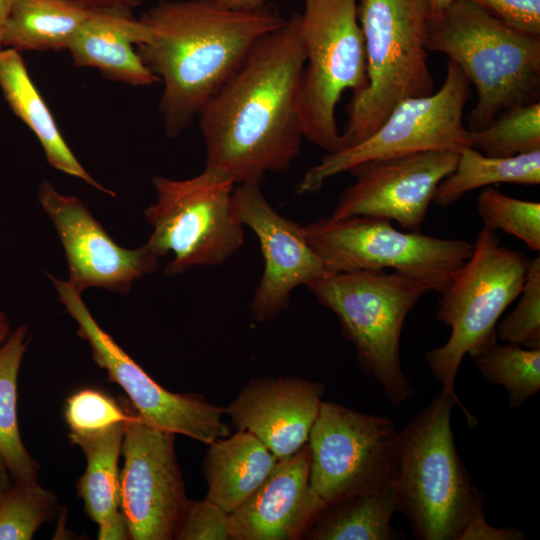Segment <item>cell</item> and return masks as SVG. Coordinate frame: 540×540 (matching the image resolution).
<instances>
[{"mask_svg":"<svg viewBox=\"0 0 540 540\" xmlns=\"http://www.w3.org/2000/svg\"><path fill=\"white\" fill-rule=\"evenodd\" d=\"M477 210L485 227L495 232L501 230L539 251V202L513 198L488 186L477 198Z\"/></svg>","mask_w":540,"mask_h":540,"instance_id":"31","label":"cell"},{"mask_svg":"<svg viewBox=\"0 0 540 540\" xmlns=\"http://www.w3.org/2000/svg\"><path fill=\"white\" fill-rule=\"evenodd\" d=\"M308 445L309 482L327 505L379 492L395 479L400 432L389 418L322 402Z\"/></svg>","mask_w":540,"mask_h":540,"instance_id":"11","label":"cell"},{"mask_svg":"<svg viewBox=\"0 0 540 540\" xmlns=\"http://www.w3.org/2000/svg\"><path fill=\"white\" fill-rule=\"evenodd\" d=\"M516 307L497 324V338L540 349V257L530 260Z\"/></svg>","mask_w":540,"mask_h":540,"instance_id":"32","label":"cell"},{"mask_svg":"<svg viewBox=\"0 0 540 540\" xmlns=\"http://www.w3.org/2000/svg\"><path fill=\"white\" fill-rule=\"evenodd\" d=\"M432 13L439 12L449 6L453 0H426Z\"/></svg>","mask_w":540,"mask_h":540,"instance_id":"42","label":"cell"},{"mask_svg":"<svg viewBox=\"0 0 540 540\" xmlns=\"http://www.w3.org/2000/svg\"><path fill=\"white\" fill-rule=\"evenodd\" d=\"M0 88L15 115L36 135L48 163L111 196L115 193L96 181L77 160L65 142L44 99L15 49L0 48Z\"/></svg>","mask_w":540,"mask_h":540,"instance_id":"22","label":"cell"},{"mask_svg":"<svg viewBox=\"0 0 540 540\" xmlns=\"http://www.w3.org/2000/svg\"><path fill=\"white\" fill-rule=\"evenodd\" d=\"M90 10L132 11L145 0H68Z\"/></svg>","mask_w":540,"mask_h":540,"instance_id":"37","label":"cell"},{"mask_svg":"<svg viewBox=\"0 0 540 540\" xmlns=\"http://www.w3.org/2000/svg\"><path fill=\"white\" fill-rule=\"evenodd\" d=\"M513 29L540 36V0H466Z\"/></svg>","mask_w":540,"mask_h":540,"instance_id":"35","label":"cell"},{"mask_svg":"<svg viewBox=\"0 0 540 540\" xmlns=\"http://www.w3.org/2000/svg\"><path fill=\"white\" fill-rule=\"evenodd\" d=\"M174 539H231L230 514L207 498L190 500Z\"/></svg>","mask_w":540,"mask_h":540,"instance_id":"34","label":"cell"},{"mask_svg":"<svg viewBox=\"0 0 540 540\" xmlns=\"http://www.w3.org/2000/svg\"><path fill=\"white\" fill-rule=\"evenodd\" d=\"M232 208L240 223L257 236L264 270L251 303L259 322L278 317L287 308L291 292L307 285L327 270L310 246L303 226L291 221L268 203L260 183H240L232 193Z\"/></svg>","mask_w":540,"mask_h":540,"instance_id":"17","label":"cell"},{"mask_svg":"<svg viewBox=\"0 0 540 540\" xmlns=\"http://www.w3.org/2000/svg\"><path fill=\"white\" fill-rule=\"evenodd\" d=\"M152 183L156 202L144 212L153 228L146 244L158 258L173 254L167 275L221 265L243 245V225L232 208V176L205 167L189 179L155 176Z\"/></svg>","mask_w":540,"mask_h":540,"instance_id":"9","label":"cell"},{"mask_svg":"<svg viewBox=\"0 0 540 540\" xmlns=\"http://www.w3.org/2000/svg\"><path fill=\"white\" fill-rule=\"evenodd\" d=\"M327 271L387 270L443 293L473 252V243L394 228L371 216L321 218L303 226Z\"/></svg>","mask_w":540,"mask_h":540,"instance_id":"10","label":"cell"},{"mask_svg":"<svg viewBox=\"0 0 540 540\" xmlns=\"http://www.w3.org/2000/svg\"><path fill=\"white\" fill-rule=\"evenodd\" d=\"M13 0H0V33L8 16Z\"/></svg>","mask_w":540,"mask_h":540,"instance_id":"41","label":"cell"},{"mask_svg":"<svg viewBox=\"0 0 540 540\" xmlns=\"http://www.w3.org/2000/svg\"><path fill=\"white\" fill-rule=\"evenodd\" d=\"M396 512L399 506L393 481L379 492L328 505L305 536L312 540L399 539L391 525Z\"/></svg>","mask_w":540,"mask_h":540,"instance_id":"25","label":"cell"},{"mask_svg":"<svg viewBox=\"0 0 540 540\" xmlns=\"http://www.w3.org/2000/svg\"><path fill=\"white\" fill-rule=\"evenodd\" d=\"M93 11L68 0H13L0 33V48L68 49Z\"/></svg>","mask_w":540,"mask_h":540,"instance_id":"24","label":"cell"},{"mask_svg":"<svg viewBox=\"0 0 540 540\" xmlns=\"http://www.w3.org/2000/svg\"><path fill=\"white\" fill-rule=\"evenodd\" d=\"M431 13L426 0H358L368 83L347 106L344 148L369 137L398 103L434 92L426 48Z\"/></svg>","mask_w":540,"mask_h":540,"instance_id":"6","label":"cell"},{"mask_svg":"<svg viewBox=\"0 0 540 540\" xmlns=\"http://www.w3.org/2000/svg\"><path fill=\"white\" fill-rule=\"evenodd\" d=\"M358 0H304L299 35L305 54L298 109L303 136L327 153L344 148L336 120L341 95L368 83Z\"/></svg>","mask_w":540,"mask_h":540,"instance_id":"8","label":"cell"},{"mask_svg":"<svg viewBox=\"0 0 540 540\" xmlns=\"http://www.w3.org/2000/svg\"><path fill=\"white\" fill-rule=\"evenodd\" d=\"M10 333L8 318L5 313L0 310V345L8 338Z\"/></svg>","mask_w":540,"mask_h":540,"instance_id":"40","label":"cell"},{"mask_svg":"<svg viewBox=\"0 0 540 540\" xmlns=\"http://www.w3.org/2000/svg\"><path fill=\"white\" fill-rule=\"evenodd\" d=\"M64 417L70 432H96L127 420L129 402L118 403L101 390L83 388L66 399Z\"/></svg>","mask_w":540,"mask_h":540,"instance_id":"33","label":"cell"},{"mask_svg":"<svg viewBox=\"0 0 540 540\" xmlns=\"http://www.w3.org/2000/svg\"><path fill=\"white\" fill-rule=\"evenodd\" d=\"M148 39V29L130 11L94 10L68 50L77 66L96 68L106 78L128 85L150 86L160 80L133 48Z\"/></svg>","mask_w":540,"mask_h":540,"instance_id":"20","label":"cell"},{"mask_svg":"<svg viewBox=\"0 0 540 540\" xmlns=\"http://www.w3.org/2000/svg\"><path fill=\"white\" fill-rule=\"evenodd\" d=\"M473 360L487 382L506 389L511 408L519 407L540 390V349L495 342Z\"/></svg>","mask_w":540,"mask_h":540,"instance_id":"28","label":"cell"},{"mask_svg":"<svg viewBox=\"0 0 540 540\" xmlns=\"http://www.w3.org/2000/svg\"><path fill=\"white\" fill-rule=\"evenodd\" d=\"M278 459L253 434L238 430L209 444L204 459L206 498L227 513L236 510L262 484Z\"/></svg>","mask_w":540,"mask_h":540,"instance_id":"23","label":"cell"},{"mask_svg":"<svg viewBox=\"0 0 540 540\" xmlns=\"http://www.w3.org/2000/svg\"><path fill=\"white\" fill-rule=\"evenodd\" d=\"M300 13L262 36L199 117L205 167L240 183L287 169L303 136L298 109L305 54Z\"/></svg>","mask_w":540,"mask_h":540,"instance_id":"1","label":"cell"},{"mask_svg":"<svg viewBox=\"0 0 540 540\" xmlns=\"http://www.w3.org/2000/svg\"><path fill=\"white\" fill-rule=\"evenodd\" d=\"M223 7L237 10H254L265 6L267 0H215Z\"/></svg>","mask_w":540,"mask_h":540,"instance_id":"38","label":"cell"},{"mask_svg":"<svg viewBox=\"0 0 540 540\" xmlns=\"http://www.w3.org/2000/svg\"><path fill=\"white\" fill-rule=\"evenodd\" d=\"M139 19L149 39L136 51L163 84L159 114L170 138L193 123L256 42L285 20L266 5L237 10L215 0H163Z\"/></svg>","mask_w":540,"mask_h":540,"instance_id":"2","label":"cell"},{"mask_svg":"<svg viewBox=\"0 0 540 540\" xmlns=\"http://www.w3.org/2000/svg\"><path fill=\"white\" fill-rule=\"evenodd\" d=\"M529 262L522 252L502 245L495 231L485 226L479 231L471 256L440 294L437 319L451 328L450 337L425 356L442 389L456 394L464 356L473 359L497 342L498 321L519 296Z\"/></svg>","mask_w":540,"mask_h":540,"instance_id":"7","label":"cell"},{"mask_svg":"<svg viewBox=\"0 0 540 540\" xmlns=\"http://www.w3.org/2000/svg\"><path fill=\"white\" fill-rule=\"evenodd\" d=\"M426 48L449 57L477 91L469 131L489 125L510 108L538 101L540 36L511 28L479 6L453 0L431 13Z\"/></svg>","mask_w":540,"mask_h":540,"instance_id":"4","label":"cell"},{"mask_svg":"<svg viewBox=\"0 0 540 540\" xmlns=\"http://www.w3.org/2000/svg\"><path fill=\"white\" fill-rule=\"evenodd\" d=\"M126 421L89 433L69 432L70 442L84 453L87 466L76 482L86 515L98 525L99 540H128L120 511L119 467Z\"/></svg>","mask_w":540,"mask_h":540,"instance_id":"21","label":"cell"},{"mask_svg":"<svg viewBox=\"0 0 540 540\" xmlns=\"http://www.w3.org/2000/svg\"><path fill=\"white\" fill-rule=\"evenodd\" d=\"M129 402V401H128ZM176 434L145 422L129 403L121 445L120 511L129 539L171 540L189 504Z\"/></svg>","mask_w":540,"mask_h":540,"instance_id":"14","label":"cell"},{"mask_svg":"<svg viewBox=\"0 0 540 540\" xmlns=\"http://www.w3.org/2000/svg\"><path fill=\"white\" fill-rule=\"evenodd\" d=\"M524 538L525 534L517 528H496L489 525L481 508L470 520L459 540H520Z\"/></svg>","mask_w":540,"mask_h":540,"instance_id":"36","label":"cell"},{"mask_svg":"<svg viewBox=\"0 0 540 540\" xmlns=\"http://www.w3.org/2000/svg\"><path fill=\"white\" fill-rule=\"evenodd\" d=\"M458 405L470 424L475 419L456 394L444 389L400 432L394 489L399 511L419 540H459L483 508V496L459 457L451 413Z\"/></svg>","mask_w":540,"mask_h":540,"instance_id":"3","label":"cell"},{"mask_svg":"<svg viewBox=\"0 0 540 540\" xmlns=\"http://www.w3.org/2000/svg\"><path fill=\"white\" fill-rule=\"evenodd\" d=\"M457 160V152L429 150L355 165L348 170L355 181L342 192L330 218L378 217L421 232L436 189Z\"/></svg>","mask_w":540,"mask_h":540,"instance_id":"15","label":"cell"},{"mask_svg":"<svg viewBox=\"0 0 540 540\" xmlns=\"http://www.w3.org/2000/svg\"><path fill=\"white\" fill-rule=\"evenodd\" d=\"M306 286L337 316L361 369L381 385L389 403L399 406L410 399L414 387L401 365V333L428 287L386 270L326 271Z\"/></svg>","mask_w":540,"mask_h":540,"instance_id":"5","label":"cell"},{"mask_svg":"<svg viewBox=\"0 0 540 540\" xmlns=\"http://www.w3.org/2000/svg\"><path fill=\"white\" fill-rule=\"evenodd\" d=\"M469 87L466 75L449 60L445 80L438 91L403 100L365 140L327 153L304 174L297 192H315L329 178L360 163L429 150L458 153L472 147L463 122Z\"/></svg>","mask_w":540,"mask_h":540,"instance_id":"12","label":"cell"},{"mask_svg":"<svg viewBox=\"0 0 540 540\" xmlns=\"http://www.w3.org/2000/svg\"><path fill=\"white\" fill-rule=\"evenodd\" d=\"M499 183L538 185L540 150L511 157L486 156L473 147L458 152L455 169L438 185L433 202L448 207L464 194Z\"/></svg>","mask_w":540,"mask_h":540,"instance_id":"26","label":"cell"},{"mask_svg":"<svg viewBox=\"0 0 540 540\" xmlns=\"http://www.w3.org/2000/svg\"><path fill=\"white\" fill-rule=\"evenodd\" d=\"M468 136L473 148L491 157L540 150V102L505 110L486 127L468 130Z\"/></svg>","mask_w":540,"mask_h":540,"instance_id":"29","label":"cell"},{"mask_svg":"<svg viewBox=\"0 0 540 540\" xmlns=\"http://www.w3.org/2000/svg\"><path fill=\"white\" fill-rule=\"evenodd\" d=\"M13 482L7 464L0 453V497Z\"/></svg>","mask_w":540,"mask_h":540,"instance_id":"39","label":"cell"},{"mask_svg":"<svg viewBox=\"0 0 540 540\" xmlns=\"http://www.w3.org/2000/svg\"><path fill=\"white\" fill-rule=\"evenodd\" d=\"M323 394L321 383L303 378H259L244 386L225 414L281 459L308 442Z\"/></svg>","mask_w":540,"mask_h":540,"instance_id":"19","label":"cell"},{"mask_svg":"<svg viewBox=\"0 0 540 540\" xmlns=\"http://www.w3.org/2000/svg\"><path fill=\"white\" fill-rule=\"evenodd\" d=\"M27 324L17 327L0 345V453L13 481H34L40 465L25 447L17 415V386L29 344Z\"/></svg>","mask_w":540,"mask_h":540,"instance_id":"27","label":"cell"},{"mask_svg":"<svg viewBox=\"0 0 540 540\" xmlns=\"http://www.w3.org/2000/svg\"><path fill=\"white\" fill-rule=\"evenodd\" d=\"M308 442L278 459L262 484L230 513L231 540H296L328 506L309 482Z\"/></svg>","mask_w":540,"mask_h":540,"instance_id":"18","label":"cell"},{"mask_svg":"<svg viewBox=\"0 0 540 540\" xmlns=\"http://www.w3.org/2000/svg\"><path fill=\"white\" fill-rule=\"evenodd\" d=\"M58 510L55 493L37 480L13 481L0 497V540H31Z\"/></svg>","mask_w":540,"mask_h":540,"instance_id":"30","label":"cell"},{"mask_svg":"<svg viewBox=\"0 0 540 540\" xmlns=\"http://www.w3.org/2000/svg\"><path fill=\"white\" fill-rule=\"evenodd\" d=\"M58 300L77 323V334L91 350L93 361L118 384L137 414L148 424L205 444L227 437L225 408L195 393H174L154 381L94 319L82 293L68 281L50 276Z\"/></svg>","mask_w":540,"mask_h":540,"instance_id":"13","label":"cell"},{"mask_svg":"<svg viewBox=\"0 0 540 540\" xmlns=\"http://www.w3.org/2000/svg\"><path fill=\"white\" fill-rule=\"evenodd\" d=\"M38 200L63 245L68 282L80 293L100 288L127 294L136 280L157 271L159 258L146 243L135 249L121 247L77 197L59 193L44 180Z\"/></svg>","mask_w":540,"mask_h":540,"instance_id":"16","label":"cell"}]
</instances>
